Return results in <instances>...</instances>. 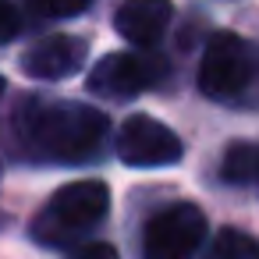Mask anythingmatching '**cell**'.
Returning <instances> with one entry per match:
<instances>
[{"label":"cell","mask_w":259,"mask_h":259,"mask_svg":"<svg viewBox=\"0 0 259 259\" xmlns=\"http://www.w3.org/2000/svg\"><path fill=\"white\" fill-rule=\"evenodd\" d=\"M22 29V18H18V8H15V0H0V43H8L15 39Z\"/></svg>","instance_id":"12"},{"label":"cell","mask_w":259,"mask_h":259,"mask_svg":"<svg viewBox=\"0 0 259 259\" xmlns=\"http://www.w3.org/2000/svg\"><path fill=\"white\" fill-rule=\"evenodd\" d=\"M206 259H259V238L238 227H220L206 248Z\"/></svg>","instance_id":"10"},{"label":"cell","mask_w":259,"mask_h":259,"mask_svg":"<svg viewBox=\"0 0 259 259\" xmlns=\"http://www.w3.org/2000/svg\"><path fill=\"white\" fill-rule=\"evenodd\" d=\"M85 57H89L85 39L57 32V36H47V39H39L36 47L25 50L22 71L29 78H39V82H57V78H71L85 64Z\"/></svg>","instance_id":"7"},{"label":"cell","mask_w":259,"mask_h":259,"mask_svg":"<svg viewBox=\"0 0 259 259\" xmlns=\"http://www.w3.org/2000/svg\"><path fill=\"white\" fill-rule=\"evenodd\" d=\"M259 71L255 47L234 32H217L199 64V89L209 100H238Z\"/></svg>","instance_id":"3"},{"label":"cell","mask_w":259,"mask_h":259,"mask_svg":"<svg viewBox=\"0 0 259 259\" xmlns=\"http://www.w3.org/2000/svg\"><path fill=\"white\" fill-rule=\"evenodd\" d=\"M167 64L153 54H107L96 61L89 71V93L110 96V100H128L163 78Z\"/></svg>","instance_id":"6"},{"label":"cell","mask_w":259,"mask_h":259,"mask_svg":"<svg viewBox=\"0 0 259 259\" xmlns=\"http://www.w3.org/2000/svg\"><path fill=\"white\" fill-rule=\"evenodd\" d=\"M110 209V188L103 181H71L54 192L47 209L36 217L32 234L43 245H71L75 238L89 234L96 224H103Z\"/></svg>","instance_id":"2"},{"label":"cell","mask_w":259,"mask_h":259,"mask_svg":"<svg viewBox=\"0 0 259 259\" xmlns=\"http://www.w3.org/2000/svg\"><path fill=\"white\" fill-rule=\"evenodd\" d=\"M174 18L170 0H124L114 11V29L135 47H156Z\"/></svg>","instance_id":"8"},{"label":"cell","mask_w":259,"mask_h":259,"mask_svg":"<svg viewBox=\"0 0 259 259\" xmlns=\"http://www.w3.org/2000/svg\"><path fill=\"white\" fill-rule=\"evenodd\" d=\"M220 174L231 185H259V142H234L220 160Z\"/></svg>","instance_id":"9"},{"label":"cell","mask_w":259,"mask_h":259,"mask_svg":"<svg viewBox=\"0 0 259 259\" xmlns=\"http://www.w3.org/2000/svg\"><path fill=\"white\" fill-rule=\"evenodd\" d=\"M117 156L128 167H170L185 156V146L163 121L132 114L117 132Z\"/></svg>","instance_id":"5"},{"label":"cell","mask_w":259,"mask_h":259,"mask_svg":"<svg viewBox=\"0 0 259 259\" xmlns=\"http://www.w3.org/2000/svg\"><path fill=\"white\" fill-rule=\"evenodd\" d=\"M206 238V217L195 202L160 209L142 231V259H192Z\"/></svg>","instance_id":"4"},{"label":"cell","mask_w":259,"mask_h":259,"mask_svg":"<svg viewBox=\"0 0 259 259\" xmlns=\"http://www.w3.org/2000/svg\"><path fill=\"white\" fill-rule=\"evenodd\" d=\"M89 4H93V0H25V8L36 11L39 18H75Z\"/></svg>","instance_id":"11"},{"label":"cell","mask_w":259,"mask_h":259,"mask_svg":"<svg viewBox=\"0 0 259 259\" xmlns=\"http://www.w3.org/2000/svg\"><path fill=\"white\" fill-rule=\"evenodd\" d=\"M4 89H8V82H4V78H0V96H4Z\"/></svg>","instance_id":"14"},{"label":"cell","mask_w":259,"mask_h":259,"mask_svg":"<svg viewBox=\"0 0 259 259\" xmlns=\"http://www.w3.org/2000/svg\"><path fill=\"white\" fill-rule=\"evenodd\" d=\"M107 114L89 103L68 100H25L15 114V132L22 146L54 163H85L107 142Z\"/></svg>","instance_id":"1"},{"label":"cell","mask_w":259,"mask_h":259,"mask_svg":"<svg viewBox=\"0 0 259 259\" xmlns=\"http://www.w3.org/2000/svg\"><path fill=\"white\" fill-rule=\"evenodd\" d=\"M68 259H121V255H117V248L107 245V241H85V245L71 248Z\"/></svg>","instance_id":"13"}]
</instances>
